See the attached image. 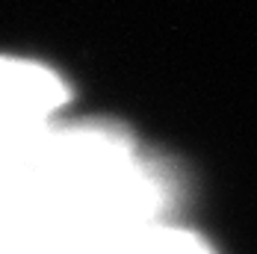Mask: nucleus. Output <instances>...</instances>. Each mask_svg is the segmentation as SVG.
Wrapping results in <instances>:
<instances>
[{
	"mask_svg": "<svg viewBox=\"0 0 257 254\" xmlns=\"http://www.w3.org/2000/svg\"><path fill=\"white\" fill-rule=\"evenodd\" d=\"M112 254H213L201 236L180 228H166V225H151L130 236L127 242Z\"/></svg>",
	"mask_w": 257,
	"mask_h": 254,
	"instance_id": "7ed1b4c3",
	"label": "nucleus"
},
{
	"mask_svg": "<svg viewBox=\"0 0 257 254\" xmlns=\"http://www.w3.org/2000/svg\"><path fill=\"white\" fill-rule=\"evenodd\" d=\"M68 98L62 80L36 65L0 59V157L45 130V121Z\"/></svg>",
	"mask_w": 257,
	"mask_h": 254,
	"instance_id": "f03ea898",
	"label": "nucleus"
},
{
	"mask_svg": "<svg viewBox=\"0 0 257 254\" xmlns=\"http://www.w3.org/2000/svg\"><path fill=\"white\" fill-rule=\"evenodd\" d=\"M160 210L157 172L112 130H42L0 157V254H112Z\"/></svg>",
	"mask_w": 257,
	"mask_h": 254,
	"instance_id": "f257e3e1",
	"label": "nucleus"
}]
</instances>
